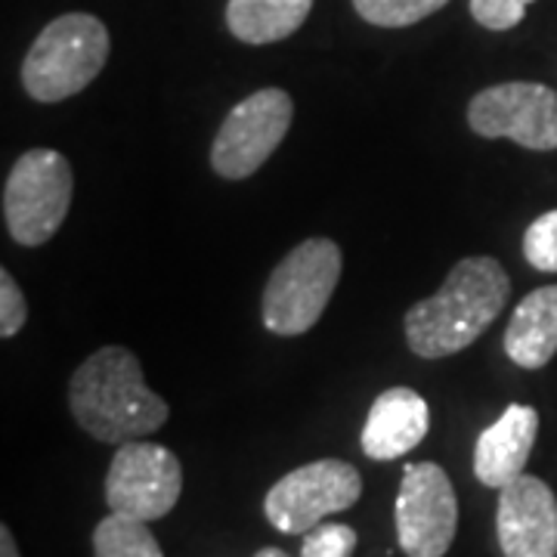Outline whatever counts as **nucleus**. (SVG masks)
<instances>
[{
  "mask_svg": "<svg viewBox=\"0 0 557 557\" xmlns=\"http://www.w3.org/2000/svg\"><path fill=\"white\" fill-rule=\"evenodd\" d=\"M508 295L511 282L496 258L458 260L434 298L409 307V350L421 359H443L471 347L502 317Z\"/></svg>",
  "mask_w": 557,
  "mask_h": 557,
  "instance_id": "1",
  "label": "nucleus"
},
{
  "mask_svg": "<svg viewBox=\"0 0 557 557\" xmlns=\"http://www.w3.org/2000/svg\"><path fill=\"white\" fill-rule=\"evenodd\" d=\"M69 409L87 434L109 446L156 434L171 406L146 387L143 366L127 347H102L69 381Z\"/></svg>",
  "mask_w": 557,
  "mask_h": 557,
  "instance_id": "2",
  "label": "nucleus"
},
{
  "mask_svg": "<svg viewBox=\"0 0 557 557\" xmlns=\"http://www.w3.org/2000/svg\"><path fill=\"white\" fill-rule=\"evenodd\" d=\"M109 32L90 13H65L40 32L22 62V87L32 100L53 106L97 81L109 60Z\"/></svg>",
  "mask_w": 557,
  "mask_h": 557,
  "instance_id": "3",
  "label": "nucleus"
},
{
  "mask_svg": "<svg viewBox=\"0 0 557 557\" xmlns=\"http://www.w3.org/2000/svg\"><path fill=\"white\" fill-rule=\"evenodd\" d=\"M341 248L332 239H307L295 245L263 288V329L278 338L310 332L325 313L341 278Z\"/></svg>",
  "mask_w": 557,
  "mask_h": 557,
  "instance_id": "4",
  "label": "nucleus"
},
{
  "mask_svg": "<svg viewBox=\"0 0 557 557\" xmlns=\"http://www.w3.org/2000/svg\"><path fill=\"white\" fill-rule=\"evenodd\" d=\"M75 177L65 156L28 149L3 183V223L13 242L38 248L57 236L72 208Z\"/></svg>",
  "mask_w": 557,
  "mask_h": 557,
  "instance_id": "5",
  "label": "nucleus"
},
{
  "mask_svg": "<svg viewBox=\"0 0 557 557\" xmlns=\"http://www.w3.org/2000/svg\"><path fill=\"white\" fill-rule=\"evenodd\" d=\"M362 478L344 458H317L278 478L263 498V515L285 536H304L325 518L354 508Z\"/></svg>",
  "mask_w": 557,
  "mask_h": 557,
  "instance_id": "6",
  "label": "nucleus"
},
{
  "mask_svg": "<svg viewBox=\"0 0 557 557\" xmlns=\"http://www.w3.org/2000/svg\"><path fill=\"white\" fill-rule=\"evenodd\" d=\"M295 119V102L282 87H263L245 97L220 124L211 146V168L223 180L258 174L285 139Z\"/></svg>",
  "mask_w": 557,
  "mask_h": 557,
  "instance_id": "7",
  "label": "nucleus"
},
{
  "mask_svg": "<svg viewBox=\"0 0 557 557\" xmlns=\"http://www.w3.org/2000/svg\"><path fill=\"white\" fill-rule=\"evenodd\" d=\"M468 127L483 139H511L533 152L557 149V90L536 81H505L468 102Z\"/></svg>",
  "mask_w": 557,
  "mask_h": 557,
  "instance_id": "8",
  "label": "nucleus"
},
{
  "mask_svg": "<svg viewBox=\"0 0 557 557\" xmlns=\"http://www.w3.org/2000/svg\"><path fill=\"white\" fill-rule=\"evenodd\" d=\"M183 493L180 458L159 443L127 440L112 456L106 474V502L115 515L161 520L174 511Z\"/></svg>",
  "mask_w": 557,
  "mask_h": 557,
  "instance_id": "9",
  "label": "nucleus"
},
{
  "mask_svg": "<svg viewBox=\"0 0 557 557\" xmlns=\"http://www.w3.org/2000/svg\"><path fill=\"white\" fill-rule=\"evenodd\" d=\"M397 539L406 557H443L458 530V498L437 461L406 465L397 493Z\"/></svg>",
  "mask_w": 557,
  "mask_h": 557,
  "instance_id": "10",
  "label": "nucleus"
},
{
  "mask_svg": "<svg viewBox=\"0 0 557 557\" xmlns=\"http://www.w3.org/2000/svg\"><path fill=\"white\" fill-rule=\"evenodd\" d=\"M496 533L505 557H557V498L542 478L520 474L498 490Z\"/></svg>",
  "mask_w": 557,
  "mask_h": 557,
  "instance_id": "11",
  "label": "nucleus"
},
{
  "mask_svg": "<svg viewBox=\"0 0 557 557\" xmlns=\"http://www.w3.org/2000/svg\"><path fill=\"white\" fill-rule=\"evenodd\" d=\"M539 437V412L533 406L511 403L498 421H493L474 446V478L502 490L511 480H518L527 468V458L533 453Z\"/></svg>",
  "mask_w": 557,
  "mask_h": 557,
  "instance_id": "12",
  "label": "nucleus"
},
{
  "mask_svg": "<svg viewBox=\"0 0 557 557\" xmlns=\"http://www.w3.org/2000/svg\"><path fill=\"white\" fill-rule=\"evenodd\" d=\"M431 428V409L412 387H391L372 403L362 428V453L372 461H394L412 453Z\"/></svg>",
  "mask_w": 557,
  "mask_h": 557,
  "instance_id": "13",
  "label": "nucleus"
},
{
  "mask_svg": "<svg viewBox=\"0 0 557 557\" xmlns=\"http://www.w3.org/2000/svg\"><path fill=\"white\" fill-rule=\"evenodd\" d=\"M505 354L520 369H542L557 354V285H542L515 307L505 329Z\"/></svg>",
  "mask_w": 557,
  "mask_h": 557,
  "instance_id": "14",
  "label": "nucleus"
},
{
  "mask_svg": "<svg viewBox=\"0 0 557 557\" xmlns=\"http://www.w3.org/2000/svg\"><path fill=\"white\" fill-rule=\"evenodd\" d=\"M313 0H230L226 25L242 44H276L307 22Z\"/></svg>",
  "mask_w": 557,
  "mask_h": 557,
  "instance_id": "15",
  "label": "nucleus"
},
{
  "mask_svg": "<svg viewBox=\"0 0 557 557\" xmlns=\"http://www.w3.org/2000/svg\"><path fill=\"white\" fill-rule=\"evenodd\" d=\"M94 557H164L146 520L109 515L94 530Z\"/></svg>",
  "mask_w": 557,
  "mask_h": 557,
  "instance_id": "16",
  "label": "nucleus"
},
{
  "mask_svg": "<svg viewBox=\"0 0 557 557\" xmlns=\"http://www.w3.org/2000/svg\"><path fill=\"white\" fill-rule=\"evenodd\" d=\"M449 0H354L357 13L379 28H409L434 16Z\"/></svg>",
  "mask_w": 557,
  "mask_h": 557,
  "instance_id": "17",
  "label": "nucleus"
},
{
  "mask_svg": "<svg viewBox=\"0 0 557 557\" xmlns=\"http://www.w3.org/2000/svg\"><path fill=\"white\" fill-rule=\"evenodd\" d=\"M523 258L539 273H557V211L539 214L523 233Z\"/></svg>",
  "mask_w": 557,
  "mask_h": 557,
  "instance_id": "18",
  "label": "nucleus"
},
{
  "mask_svg": "<svg viewBox=\"0 0 557 557\" xmlns=\"http://www.w3.org/2000/svg\"><path fill=\"white\" fill-rule=\"evenodd\" d=\"M357 542V530L347 523H319L310 533H304L300 557H350Z\"/></svg>",
  "mask_w": 557,
  "mask_h": 557,
  "instance_id": "19",
  "label": "nucleus"
},
{
  "mask_svg": "<svg viewBox=\"0 0 557 557\" xmlns=\"http://www.w3.org/2000/svg\"><path fill=\"white\" fill-rule=\"evenodd\" d=\"M530 3L536 0H471V16L490 32H511L523 22Z\"/></svg>",
  "mask_w": 557,
  "mask_h": 557,
  "instance_id": "20",
  "label": "nucleus"
},
{
  "mask_svg": "<svg viewBox=\"0 0 557 557\" xmlns=\"http://www.w3.org/2000/svg\"><path fill=\"white\" fill-rule=\"evenodd\" d=\"M25 319H28V300L22 295L20 282L10 270H0V335L3 338L20 335Z\"/></svg>",
  "mask_w": 557,
  "mask_h": 557,
  "instance_id": "21",
  "label": "nucleus"
},
{
  "mask_svg": "<svg viewBox=\"0 0 557 557\" xmlns=\"http://www.w3.org/2000/svg\"><path fill=\"white\" fill-rule=\"evenodd\" d=\"M0 557H20V545H16L13 530L7 523L0 527Z\"/></svg>",
  "mask_w": 557,
  "mask_h": 557,
  "instance_id": "22",
  "label": "nucleus"
},
{
  "mask_svg": "<svg viewBox=\"0 0 557 557\" xmlns=\"http://www.w3.org/2000/svg\"><path fill=\"white\" fill-rule=\"evenodd\" d=\"M255 557H292V555H288V552H282V548H273V545H267V548L255 552Z\"/></svg>",
  "mask_w": 557,
  "mask_h": 557,
  "instance_id": "23",
  "label": "nucleus"
}]
</instances>
